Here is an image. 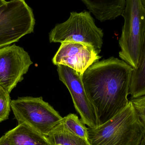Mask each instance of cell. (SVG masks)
<instances>
[{
	"label": "cell",
	"mask_w": 145,
	"mask_h": 145,
	"mask_svg": "<svg viewBox=\"0 0 145 145\" xmlns=\"http://www.w3.org/2000/svg\"><path fill=\"white\" fill-rule=\"evenodd\" d=\"M91 145H140L145 134L131 101L119 114L96 128L88 127Z\"/></svg>",
	"instance_id": "cell-2"
},
{
	"label": "cell",
	"mask_w": 145,
	"mask_h": 145,
	"mask_svg": "<svg viewBox=\"0 0 145 145\" xmlns=\"http://www.w3.org/2000/svg\"><path fill=\"white\" fill-rule=\"evenodd\" d=\"M32 64L28 53L19 46L0 48V86L10 93Z\"/></svg>",
	"instance_id": "cell-7"
},
{
	"label": "cell",
	"mask_w": 145,
	"mask_h": 145,
	"mask_svg": "<svg viewBox=\"0 0 145 145\" xmlns=\"http://www.w3.org/2000/svg\"><path fill=\"white\" fill-rule=\"evenodd\" d=\"M10 93L0 86V123L8 119L11 111Z\"/></svg>",
	"instance_id": "cell-15"
},
{
	"label": "cell",
	"mask_w": 145,
	"mask_h": 145,
	"mask_svg": "<svg viewBox=\"0 0 145 145\" xmlns=\"http://www.w3.org/2000/svg\"><path fill=\"white\" fill-rule=\"evenodd\" d=\"M46 138L52 145H91L87 140L68 131L62 121Z\"/></svg>",
	"instance_id": "cell-13"
},
{
	"label": "cell",
	"mask_w": 145,
	"mask_h": 145,
	"mask_svg": "<svg viewBox=\"0 0 145 145\" xmlns=\"http://www.w3.org/2000/svg\"><path fill=\"white\" fill-rule=\"evenodd\" d=\"M133 68L114 57L98 61L82 75L87 95L93 106L100 125L112 119L129 104Z\"/></svg>",
	"instance_id": "cell-1"
},
{
	"label": "cell",
	"mask_w": 145,
	"mask_h": 145,
	"mask_svg": "<svg viewBox=\"0 0 145 145\" xmlns=\"http://www.w3.org/2000/svg\"><path fill=\"white\" fill-rule=\"evenodd\" d=\"M62 122L68 131L82 138L88 140V127H86L85 124L76 115L69 114L63 118Z\"/></svg>",
	"instance_id": "cell-14"
},
{
	"label": "cell",
	"mask_w": 145,
	"mask_h": 145,
	"mask_svg": "<svg viewBox=\"0 0 145 145\" xmlns=\"http://www.w3.org/2000/svg\"><path fill=\"white\" fill-rule=\"evenodd\" d=\"M10 145H52L46 137L24 123L7 132Z\"/></svg>",
	"instance_id": "cell-11"
},
{
	"label": "cell",
	"mask_w": 145,
	"mask_h": 145,
	"mask_svg": "<svg viewBox=\"0 0 145 145\" xmlns=\"http://www.w3.org/2000/svg\"><path fill=\"white\" fill-rule=\"evenodd\" d=\"M35 20L25 0H10L0 7V48L34 32Z\"/></svg>",
	"instance_id": "cell-6"
},
{
	"label": "cell",
	"mask_w": 145,
	"mask_h": 145,
	"mask_svg": "<svg viewBox=\"0 0 145 145\" xmlns=\"http://www.w3.org/2000/svg\"><path fill=\"white\" fill-rule=\"evenodd\" d=\"M135 112L145 130V95L131 100Z\"/></svg>",
	"instance_id": "cell-16"
},
{
	"label": "cell",
	"mask_w": 145,
	"mask_h": 145,
	"mask_svg": "<svg viewBox=\"0 0 145 145\" xmlns=\"http://www.w3.org/2000/svg\"><path fill=\"white\" fill-rule=\"evenodd\" d=\"M142 1H143V3H144V4L145 7V0H142Z\"/></svg>",
	"instance_id": "cell-19"
},
{
	"label": "cell",
	"mask_w": 145,
	"mask_h": 145,
	"mask_svg": "<svg viewBox=\"0 0 145 145\" xmlns=\"http://www.w3.org/2000/svg\"><path fill=\"white\" fill-rule=\"evenodd\" d=\"M7 2L6 0H0V7L3 5H5Z\"/></svg>",
	"instance_id": "cell-18"
},
{
	"label": "cell",
	"mask_w": 145,
	"mask_h": 145,
	"mask_svg": "<svg viewBox=\"0 0 145 145\" xmlns=\"http://www.w3.org/2000/svg\"><path fill=\"white\" fill-rule=\"evenodd\" d=\"M90 13L101 22L121 16L126 0H82Z\"/></svg>",
	"instance_id": "cell-10"
},
{
	"label": "cell",
	"mask_w": 145,
	"mask_h": 145,
	"mask_svg": "<svg viewBox=\"0 0 145 145\" xmlns=\"http://www.w3.org/2000/svg\"><path fill=\"white\" fill-rule=\"evenodd\" d=\"M103 30L96 26L90 12H72L65 22L57 24L49 33L50 42H81L100 51L103 43Z\"/></svg>",
	"instance_id": "cell-4"
},
{
	"label": "cell",
	"mask_w": 145,
	"mask_h": 145,
	"mask_svg": "<svg viewBox=\"0 0 145 145\" xmlns=\"http://www.w3.org/2000/svg\"><path fill=\"white\" fill-rule=\"evenodd\" d=\"M121 16L124 24L119 40V56L133 69L137 67L145 34V7L142 0H126Z\"/></svg>",
	"instance_id": "cell-3"
},
{
	"label": "cell",
	"mask_w": 145,
	"mask_h": 145,
	"mask_svg": "<svg viewBox=\"0 0 145 145\" xmlns=\"http://www.w3.org/2000/svg\"><path fill=\"white\" fill-rule=\"evenodd\" d=\"M57 71L59 80L67 87L71 95L74 107L80 115L81 121L88 127L94 128L99 126L95 109L84 89L82 75L64 65L57 66Z\"/></svg>",
	"instance_id": "cell-8"
},
{
	"label": "cell",
	"mask_w": 145,
	"mask_h": 145,
	"mask_svg": "<svg viewBox=\"0 0 145 145\" xmlns=\"http://www.w3.org/2000/svg\"><path fill=\"white\" fill-rule=\"evenodd\" d=\"M129 94L132 99L145 95V34L137 67L133 69Z\"/></svg>",
	"instance_id": "cell-12"
},
{
	"label": "cell",
	"mask_w": 145,
	"mask_h": 145,
	"mask_svg": "<svg viewBox=\"0 0 145 145\" xmlns=\"http://www.w3.org/2000/svg\"><path fill=\"white\" fill-rule=\"evenodd\" d=\"M61 44L52 59L53 63L67 66L80 75L101 58L99 55L100 51L89 44L72 42Z\"/></svg>",
	"instance_id": "cell-9"
},
{
	"label": "cell",
	"mask_w": 145,
	"mask_h": 145,
	"mask_svg": "<svg viewBox=\"0 0 145 145\" xmlns=\"http://www.w3.org/2000/svg\"><path fill=\"white\" fill-rule=\"evenodd\" d=\"M0 145H10L6 135H3L0 138Z\"/></svg>",
	"instance_id": "cell-17"
},
{
	"label": "cell",
	"mask_w": 145,
	"mask_h": 145,
	"mask_svg": "<svg viewBox=\"0 0 145 145\" xmlns=\"http://www.w3.org/2000/svg\"><path fill=\"white\" fill-rule=\"evenodd\" d=\"M11 107L18 123H24L43 136L49 134L63 118L42 97H18Z\"/></svg>",
	"instance_id": "cell-5"
}]
</instances>
